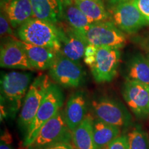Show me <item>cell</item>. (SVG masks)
I'll return each instance as SVG.
<instances>
[{
	"label": "cell",
	"mask_w": 149,
	"mask_h": 149,
	"mask_svg": "<svg viewBox=\"0 0 149 149\" xmlns=\"http://www.w3.org/2000/svg\"><path fill=\"white\" fill-rule=\"evenodd\" d=\"M19 40L27 44L60 52L61 31L58 26L33 17L17 29Z\"/></svg>",
	"instance_id": "1"
},
{
	"label": "cell",
	"mask_w": 149,
	"mask_h": 149,
	"mask_svg": "<svg viewBox=\"0 0 149 149\" xmlns=\"http://www.w3.org/2000/svg\"><path fill=\"white\" fill-rule=\"evenodd\" d=\"M64 94L58 85L52 82L34 119L26 132L23 141L24 148H28L32 144L41 128L61 111L64 104Z\"/></svg>",
	"instance_id": "2"
},
{
	"label": "cell",
	"mask_w": 149,
	"mask_h": 149,
	"mask_svg": "<svg viewBox=\"0 0 149 149\" xmlns=\"http://www.w3.org/2000/svg\"><path fill=\"white\" fill-rule=\"evenodd\" d=\"M32 78L31 72L17 71L3 74L1 78V97L14 116L22 107Z\"/></svg>",
	"instance_id": "3"
},
{
	"label": "cell",
	"mask_w": 149,
	"mask_h": 149,
	"mask_svg": "<svg viewBox=\"0 0 149 149\" xmlns=\"http://www.w3.org/2000/svg\"><path fill=\"white\" fill-rule=\"evenodd\" d=\"M75 32L87 44H93L97 47L120 49L124 47L126 43V38L124 33L110 21L93 23L84 31Z\"/></svg>",
	"instance_id": "4"
},
{
	"label": "cell",
	"mask_w": 149,
	"mask_h": 149,
	"mask_svg": "<svg viewBox=\"0 0 149 149\" xmlns=\"http://www.w3.org/2000/svg\"><path fill=\"white\" fill-rule=\"evenodd\" d=\"M52 81L46 74H40L31 83L24 98L19 116V125L26 130L36 115Z\"/></svg>",
	"instance_id": "5"
},
{
	"label": "cell",
	"mask_w": 149,
	"mask_h": 149,
	"mask_svg": "<svg viewBox=\"0 0 149 149\" xmlns=\"http://www.w3.org/2000/svg\"><path fill=\"white\" fill-rule=\"evenodd\" d=\"M61 141L72 142V131L65 120L64 111L61 110L41 128L27 149H44Z\"/></svg>",
	"instance_id": "6"
},
{
	"label": "cell",
	"mask_w": 149,
	"mask_h": 149,
	"mask_svg": "<svg viewBox=\"0 0 149 149\" xmlns=\"http://www.w3.org/2000/svg\"><path fill=\"white\" fill-rule=\"evenodd\" d=\"M92 109L97 119L117 127L128 128L133 117L125 106L118 100L102 97L92 102Z\"/></svg>",
	"instance_id": "7"
},
{
	"label": "cell",
	"mask_w": 149,
	"mask_h": 149,
	"mask_svg": "<svg viewBox=\"0 0 149 149\" xmlns=\"http://www.w3.org/2000/svg\"><path fill=\"white\" fill-rule=\"evenodd\" d=\"M50 77L57 84L64 88H77L82 85L85 72L80 62L74 61L60 52L48 70Z\"/></svg>",
	"instance_id": "8"
},
{
	"label": "cell",
	"mask_w": 149,
	"mask_h": 149,
	"mask_svg": "<svg viewBox=\"0 0 149 149\" xmlns=\"http://www.w3.org/2000/svg\"><path fill=\"white\" fill-rule=\"evenodd\" d=\"M109 12L110 22L122 32L136 33L148 24L133 0L113 6Z\"/></svg>",
	"instance_id": "9"
},
{
	"label": "cell",
	"mask_w": 149,
	"mask_h": 149,
	"mask_svg": "<svg viewBox=\"0 0 149 149\" xmlns=\"http://www.w3.org/2000/svg\"><path fill=\"white\" fill-rule=\"evenodd\" d=\"M121 59L119 48L98 47L95 59L90 66L97 83L110 82L116 76Z\"/></svg>",
	"instance_id": "10"
},
{
	"label": "cell",
	"mask_w": 149,
	"mask_h": 149,
	"mask_svg": "<svg viewBox=\"0 0 149 149\" xmlns=\"http://www.w3.org/2000/svg\"><path fill=\"white\" fill-rule=\"evenodd\" d=\"M122 95L128 107L138 118L149 116V86L126 80Z\"/></svg>",
	"instance_id": "11"
},
{
	"label": "cell",
	"mask_w": 149,
	"mask_h": 149,
	"mask_svg": "<svg viewBox=\"0 0 149 149\" xmlns=\"http://www.w3.org/2000/svg\"><path fill=\"white\" fill-rule=\"evenodd\" d=\"M1 67L11 69L34 70L30 64L21 40L10 39L1 44Z\"/></svg>",
	"instance_id": "12"
},
{
	"label": "cell",
	"mask_w": 149,
	"mask_h": 149,
	"mask_svg": "<svg viewBox=\"0 0 149 149\" xmlns=\"http://www.w3.org/2000/svg\"><path fill=\"white\" fill-rule=\"evenodd\" d=\"M88 108V98L84 91H76L68 97L64 114L67 125L72 132L87 116Z\"/></svg>",
	"instance_id": "13"
},
{
	"label": "cell",
	"mask_w": 149,
	"mask_h": 149,
	"mask_svg": "<svg viewBox=\"0 0 149 149\" xmlns=\"http://www.w3.org/2000/svg\"><path fill=\"white\" fill-rule=\"evenodd\" d=\"M33 17L58 26L64 18V4L61 0H30Z\"/></svg>",
	"instance_id": "14"
},
{
	"label": "cell",
	"mask_w": 149,
	"mask_h": 149,
	"mask_svg": "<svg viewBox=\"0 0 149 149\" xmlns=\"http://www.w3.org/2000/svg\"><path fill=\"white\" fill-rule=\"evenodd\" d=\"M61 31L60 53L74 61L79 62L84 58L87 43L70 26L66 29L58 25Z\"/></svg>",
	"instance_id": "15"
},
{
	"label": "cell",
	"mask_w": 149,
	"mask_h": 149,
	"mask_svg": "<svg viewBox=\"0 0 149 149\" xmlns=\"http://www.w3.org/2000/svg\"><path fill=\"white\" fill-rule=\"evenodd\" d=\"M30 64L33 70H49L57 58V52L51 48L35 46L22 42Z\"/></svg>",
	"instance_id": "16"
},
{
	"label": "cell",
	"mask_w": 149,
	"mask_h": 149,
	"mask_svg": "<svg viewBox=\"0 0 149 149\" xmlns=\"http://www.w3.org/2000/svg\"><path fill=\"white\" fill-rule=\"evenodd\" d=\"M4 11L13 28H19L33 17L30 0H8Z\"/></svg>",
	"instance_id": "17"
},
{
	"label": "cell",
	"mask_w": 149,
	"mask_h": 149,
	"mask_svg": "<svg viewBox=\"0 0 149 149\" xmlns=\"http://www.w3.org/2000/svg\"><path fill=\"white\" fill-rule=\"evenodd\" d=\"M94 119L90 114L72 132L74 149H97L93 133Z\"/></svg>",
	"instance_id": "18"
},
{
	"label": "cell",
	"mask_w": 149,
	"mask_h": 149,
	"mask_svg": "<svg viewBox=\"0 0 149 149\" xmlns=\"http://www.w3.org/2000/svg\"><path fill=\"white\" fill-rule=\"evenodd\" d=\"M126 80L149 86V62L147 57L138 54L129 59L126 68Z\"/></svg>",
	"instance_id": "19"
},
{
	"label": "cell",
	"mask_w": 149,
	"mask_h": 149,
	"mask_svg": "<svg viewBox=\"0 0 149 149\" xmlns=\"http://www.w3.org/2000/svg\"><path fill=\"white\" fill-rule=\"evenodd\" d=\"M93 133L97 149H104L121 135V128L95 118L93 121Z\"/></svg>",
	"instance_id": "20"
},
{
	"label": "cell",
	"mask_w": 149,
	"mask_h": 149,
	"mask_svg": "<svg viewBox=\"0 0 149 149\" xmlns=\"http://www.w3.org/2000/svg\"><path fill=\"white\" fill-rule=\"evenodd\" d=\"M73 2L93 23L110 21L109 12L102 0H74Z\"/></svg>",
	"instance_id": "21"
},
{
	"label": "cell",
	"mask_w": 149,
	"mask_h": 149,
	"mask_svg": "<svg viewBox=\"0 0 149 149\" xmlns=\"http://www.w3.org/2000/svg\"><path fill=\"white\" fill-rule=\"evenodd\" d=\"M64 17L70 26L77 32L84 31L93 24L73 1L64 6Z\"/></svg>",
	"instance_id": "22"
},
{
	"label": "cell",
	"mask_w": 149,
	"mask_h": 149,
	"mask_svg": "<svg viewBox=\"0 0 149 149\" xmlns=\"http://www.w3.org/2000/svg\"><path fill=\"white\" fill-rule=\"evenodd\" d=\"M128 149H149L148 135L140 125H135L127 134Z\"/></svg>",
	"instance_id": "23"
},
{
	"label": "cell",
	"mask_w": 149,
	"mask_h": 149,
	"mask_svg": "<svg viewBox=\"0 0 149 149\" xmlns=\"http://www.w3.org/2000/svg\"><path fill=\"white\" fill-rule=\"evenodd\" d=\"M104 149H128L127 135H120Z\"/></svg>",
	"instance_id": "24"
},
{
	"label": "cell",
	"mask_w": 149,
	"mask_h": 149,
	"mask_svg": "<svg viewBox=\"0 0 149 149\" xmlns=\"http://www.w3.org/2000/svg\"><path fill=\"white\" fill-rule=\"evenodd\" d=\"M97 49L98 47L93 44H87L86 47L84 55V61L85 64L89 67L94 62Z\"/></svg>",
	"instance_id": "25"
},
{
	"label": "cell",
	"mask_w": 149,
	"mask_h": 149,
	"mask_svg": "<svg viewBox=\"0 0 149 149\" xmlns=\"http://www.w3.org/2000/svg\"><path fill=\"white\" fill-rule=\"evenodd\" d=\"M139 10L149 24V0H133Z\"/></svg>",
	"instance_id": "26"
},
{
	"label": "cell",
	"mask_w": 149,
	"mask_h": 149,
	"mask_svg": "<svg viewBox=\"0 0 149 149\" xmlns=\"http://www.w3.org/2000/svg\"><path fill=\"white\" fill-rule=\"evenodd\" d=\"M0 24H1V36L4 35H13V31L10 27V22L5 14H1L0 17Z\"/></svg>",
	"instance_id": "27"
},
{
	"label": "cell",
	"mask_w": 149,
	"mask_h": 149,
	"mask_svg": "<svg viewBox=\"0 0 149 149\" xmlns=\"http://www.w3.org/2000/svg\"><path fill=\"white\" fill-rule=\"evenodd\" d=\"M44 149H74L73 144L70 141H61L56 143Z\"/></svg>",
	"instance_id": "28"
},
{
	"label": "cell",
	"mask_w": 149,
	"mask_h": 149,
	"mask_svg": "<svg viewBox=\"0 0 149 149\" xmlns=\"http://www.w3.org/2000/svg\"><path fill=\"white\" fill-rule=\"evenodd\" d=\"M0 149H13L11 146L10 143L8 141H6L5 139H1V144H0Z\"/></svg>",
	"instance_id": "29"
},
{
	"label": "cell",
	"mask_w": 149,
	"mask_h": 149,
	"mask_svg": "<svg viewBox=\"0 0 149 149\" xmlns=\"http://www.w3.org/2000/svg\"><path fill=\"white\" fill-rule=\"evenodd\" d=\"M107 1H108V3L111 6H113L117 5L118 4V3H120L122 2H125V1H130V0H107Z\"/></svg>",
	"instance_id": "30"
},
{
	"label": "cell",
	"mask_w": 149,
	"mask_h": 149,
	"mask_svg": "<svg viewBox=\"0 0 149 149\" xmlns=\"http://www.w3.org/2000/svg\"><path fill=\"white\" fill-rule=\"evenodd\" d=\"M61 1H62V3H63V4H64V6L67 5V4H69V3L72 2V1H70V0H61Z\"/></svg>",
	"instance_id": "31"
},
{
	"label": "cell",
	"mask_w": 149,
	"mask_h": 149,
	"mask_svg": "<svg viewBox=\"0 0 149 149\" xmlns=\"http://www.w3.org/2000/svg\"><path fill=\"white\" fill-rule=\"evenodd\" d=\"M147 59H148V62H149V52H148V55H147Z\"/></svg>",
	"instance_id": "32"
},
{
	"label": "cell",
	"mask_w": 149,
	"mask_h": 149,
	"mask_svg": "<svg viewBox=\"0 0 149 149\" xmlns=\"http://www.w3.org/2000/svg\"><path fill=\"white\" fill-rule=\"evenodd\" d=\"M70 1H74V0H70Z\"/></svg>",
	"instance_id": "33"
}]
</instances>
